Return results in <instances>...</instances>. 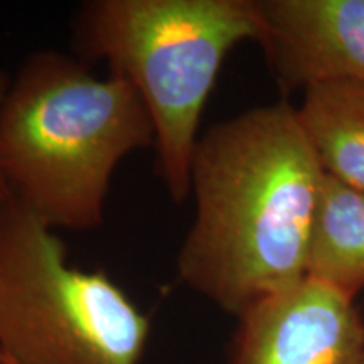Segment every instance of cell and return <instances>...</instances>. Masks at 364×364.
I'll return each instance as SVG.
<instances>
[{
	"instance_id": "obj_1",
	"label": "cell",
	"mask_w": 364,
	"mask_h": 364,
	"mask_svg": "<svg viewBox=\"0 0 364 364\" xmlns=\"http://www.w3.org/2000/svg\"><path fill=\"white\" fill-rule=\"evenodd\" d=\"M324 171L289 100L209 127L191 164L177 277L240 317L307 277Z\"/></svg>"
},
{
	"instance_id": "obj_2",
	"label": "cell",
	"mask_w": 364,
	"mask_h": 364,
	"mask_svg": "<svg viewBox=\"0 0 364 364\" xmlns=\"http://www.w3.org/2000/svg\"><path fill=\"white\" fill-rule=\"evenodd\" d=\"M147 147L154 127L134 86L54 49L22 63L0 107V172L53 230L102 225L118 164Z\"/></svg>"
},
{
	"instance_id": "obj_3",
	"label": "cell",
	"mask_w": 364,
	"mask_h": 364,
	"mask_svg": "<svg viewBox=\"0 0 364 364\" xmlns=\"http://www.w3.org/2000/svg\"><path fill=\"white\" fill-rule=\"evenodd\" d=\"M258 33L255 0H90L76 12L80 59L107 61L144 102L156 169L172 201L191 196L199 125L223 63Z\"/></svg>"
},
{
	"instance_id": "obj_4",
	"label": "cell",
	"mask_w": 364,
	"mask_h": 364,
	"mask_svg": "<svg viewBox=\"0 0 364 364\" xmlns=\"http://www.w3.org/2000/svg\"><path fill=\"white\" fill-rule=\"evenodd\" d=\"M150 321L105 270L9 193L0 199V353L6 364H139Z\"/></svg>"
},
{
	"instance_id": "obj_5",
	"label": "cell",
	"mask_w": 364,
	"mask_h": 364,
	"mask_svg": "<svg viewBox=\"0 0 364 364\" xmlns=\"http://www.w3.org/2000/svg\"><path fill=\"white\" fill-rule=\"evenodd\" d=\"M351 295L312 277L240 318L230 364H361L364 326Z\"/></svg>"
},
{
	"instance_id": "obj_6",
	"label": "cell",
	"mask_w": 364,
	"mask_h": 364,
	"mask_svg": "<svg viewBox=\"0 0 364 364\" xmlns=\"http://www.w3.org/2000/svg\"><path fill=\"white\" fill-rule=\"evenodd\" d=\"M257 43L284 93L364 85V0H255Z\"/></svg>"
},
{
	"instance_id": "obj_7",
	"label": "cell",
	"mask_w": 364,
	"mask_h": 364,
	"mask_svg": "<svg viewBox=\"0 0 364 364\" xmlns=\"http://www.w3.org/2000/svg\"><path fill=\"white\" fill-rule=\"evenodd\" d=\"M295 108L324 174L364 191V85L309 86Z\"/></svg>"
},
{
	"instance_id": "obj_8",
	"label": "cell",
	"mask_w": 364,
	"mask_h": 364,
	"mask_svg": "<svg viewBox=\"0 0 364 364\" xmlns=\"http://www.w3.org/2000/svg\"><path fill=\"white\" fill-rule=\"evenodd\" d=\"M307 277L354 297L364 287V191L324 174Z\"/></svg>"
},
{
	"instance_id": "obj_9",
	"label": "cell",
	"mask_w": 364,
	"mask_h": 364,
	"mask_svg": "<svg viewBox=\"0 0 364 364\" xmlns=\"http://www.w3.org/2000/svg\"><path fill=\"white\" fill-rule=\"evenodd\" d=\"M11 81H12L11 76L6 75L4 71H0V107H2L4 98H6V95L9 91V86H11ZM9 193H11V191H9L7 182H6V179H4L2 172H0V199L6 198Z\"/></svg>"
},
{
	"instance_id": "obj_10",
	"label": "cell",
	"mask_w": 364,
	"mask_h": 364,
	"mask_svg": "<svg viewBox=\"0 0 364 364\" xmlns=\"http://www.w3.org/2000/svg\"><path fill=\"white\" fill-rule=\"evenodd\" d=\"M0 364H6V361H4V356H2V353H0Z\"/></svg>"
},
{
	"instance_id": "obj_11",
	"label": "cell",
	"mask_w": 364,
	"mask_h": 364,
	"mask_svg": "<svg viewBox=\"0 0 364 364\" xmlns=\"http://www.w3.org/2000/svg\"><path fill=\"white\" fill-rule=\"evenodd\" d=\"M361 364H364V351H363V359H361Z\"/></svg>"
}]
</instances>
